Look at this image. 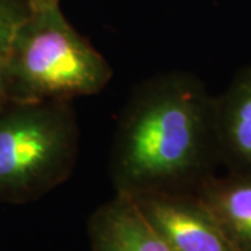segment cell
<instances>
[{"mask_svg":"<svg viewBox=\"0 0 251 251\" xmlns=\"http://www.w3.org/2000/svg\"><path fill=\"white\" fill-rule=\"evenodd\" d=\"M218 166L215 95L204 81L171 70L131 91L110 150L116 194L196 193Z\"/></svg>","mask_w":251,"mask_h":251,"instance_id":"obj_1","label":"cell"},{"mask_svg":"<svg viewBox=\"0 0 251 251\" xmlns=\"http://www.w3.org/2000/svg\"><path fill=\"white\" fill-rule=\"evenodd\" d=\"M112 77L108 59L70 24L60 0H28L4 69L6 105L73 102L99 94Z\"/></svg>","mask_w":251,"mask_h":251,"instance_id":"obj_2","label":"cell"},{"mask_svg":"<svg viewBox=\"0 0 251 251\" xmlns=\"http://www.w3.org/2000/svg\"><path fill=\"white\" fill-rule=\"evenodd\" d=\"M80 151L72 102L0 109V202L28 204L70 179Z\"/></svg>","mask_w":251,"mask_h":251,"instance_id":"obj_3","label":"cell"},{"mask_svg":"<svg viewBox=\"0 0 251 251\" xmlns=\"http://www.w3.org/2000/svg\"><path fill=\"white\" fill-rule=\"evenodd\" d=\"M130 198L173 251H237L196 193H147Z\"/></svg>","mask_w":251,"mask_h":251,"instance_id":"obj_4","label":"cell"},{"mask_svg":"<svg viewBox=\"0 0 251 251\" xmlns=\"http://www.w3.org/2000/svg\"><path fill=\"white\" fill-rule=\"evenodd\" d=\"M215 127L219 163L226 172H251V64L215 95Z\"/></svg>","mask_w":251,"mask_h":251,"instance_id":"obj_5","label":"cell"},{"mask_svg":"<svg viewBox=\"0 0 251 251\" xmlns=\"http://www.w3.org/2000/svg\"><path fill=\"white\" fill-rule=\"evenodd\" d=\"M87 233L91 251H173L123 194H115L91 214Z\"/></svg>","mask_w":251,"mask_h":251,"instance_id":"obj_6","label":"cell"},{"mask_svg":"<svg viewBox=\"0 0 251 251\" xmlns=\"http://www.w3.org/2000/svg\"><path fill=\"white\" fill-rule=\"evenodd\" d=\"M196 194L236 250L251 251V172L215 173Z\"/></svg>","mask_w":251,"mask_h":251,"instance_id":"obj_7","label":"cell"},{"mask_svg":"<svg viewBox=\"0 0 251 251\" xmlns=\"http://www.w3.org/2000/svg\"><path fill=\"white\" fill-rule=\"evenodd\" d=\"M27 13L28 0H0V109L6 106L3 77L10 48Z\"/></svg>","mask_w":251,"mask_h":251,"instance_id":"obj_8","label":"cell"}]
</instances>
